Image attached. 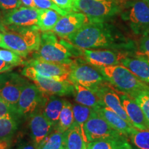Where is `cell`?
<instances>
[{
    "mask_svg": "<svg viewBox=\"0 0 149 149\" xmlns=\"http://www.w3.org/2000/svg\"><path fill=\"white\" fill-rule=\"evenodd\" d=\"M66 39L81 49L103 48L120 51L133 48V42L105 22H88Z\"/></svg>",
    "mask_w": 149,
    "mask_h": 149,
    "instance_id": "6da1fadb",
    "label": "cell"
},
{
    "mask_svg": "<svg viewBox=\"0 0 149 149\" xmlns=\"http://www.w3.org/2000/svg\"><path fill=\"white\" fill-rule=\"evenodd\" d=\"M3 26L1 33L8 50L23 57L38 50L41 42V34L37 26L29 27Z\"/></svg>",
    "mask_w": 149,
    "mask_h": 149,
    "instance_id": "7a4b0ae2",
    "label": "cell"
},
{
    "mask_svg": "<svg viewBox=\"0 0 149 149\" xmlns=\"http://www.w3.org/2000/svg\"><path fill=\"white\" fill-rule=\"evenodd\" d=\"M76 46L66 41L57 39L53 31H46L41 34V42L38 50L33 55V58L42 60L71 65L74 62L72 57L77 56Z\"/></svg>",
    "mask_w": 149,
    "mask_h": 149,
    "instance_id": "3957f363",
    "label": "cell"
},
{
    "mask_svg": "<svg viewBox=\"0 0 149 149\" xmlns=\"http://www.w3.org/2000/svg\"><path fill=\"white\" fill-rule=\"evenodd\" d=\"M106 81L122 93L132 97L140 91L149 90V86L139 80L122 64L99 68Z\"/></svg>",
    "mask_w": 149,
    "mask_h": 149,
    "instance_id": "277c9868",
    "label": "cell"
},
{
    "mask_svg": "<svg viewBox=\"0 0 149 149\" xmlns=\"http://www.w3.org/2000/svg\"><path fill=\"white\" fill-rule=\"evenodd\" d=\"M114 0H74L72 11L84 14L90 22H105L120 12Z\"/></svg>",
    "mask_w": 149,
    "mask_h": 149,
    "instance_id": "5b68a950",
    "label": "cell"
},
{
    "mask_svg": "<svg viewBox=\"0 0 149 149\" xmlns=\"http://www.w3.org/2000/svg\"><path fill=\"white\" fill-rule=\"evenodd\" d=\"M22 74L32 80L39 89L47 95L64 96L72 95L73 93V84L68 79L59 81L42 77L37 73L34 68L29 66L24 67Z\"/></svg>",
    "mask_w": 149,
    "mask_h": 149,
    "instance_id": "8992f818",
    "label": "cell"
},
{
    "mask_svg": "<svg viewBox=\"0 0 149 149\" xmlns=\"http://www.w3.org/2000/svg\"><path fill=\"white\" fill-rule=\"evenodd\" d=\"M68 80L72 84L82 86L93 91L107 81L99 68L89 64L77 61L71 64Z\"/></svg>",
    "mask_w": 149,
    "mask_h": 149,
    "instance_id": "52a82bcc",
    "label": "cell"
},
{
    "mask_svg": "<svg viewBox=\"0 0 149 149\" xmlns=\"http://www.w3.org/2000/svg\"><path fill=\"white\" fill-rule=\"evenodd\" d=\"M46 96L47 95L43 93L36 85L27 81L16 106L17 114L19 117H30L35 111L41 109Z\"/></svg>",
    "mask_w": 149,
    "mask_h": 149,
    "instance_id": "ba28073f",
    "label": "cell"
},
{
    "mask_svg": "<svg viewBox=\"0 0 149 149\" xmlns=\"http://www.w3.org/2000/svg\"><path fill=\"white\" fill-rule=\"evenodd\" d=\"M26 82V80L17 73H0V99L16 109L20 94Z\"/></svg>",
    "mask_w": 149,
    "mask_h": 149,
    "instance_id": "9c48e42d",
    "label": "cell"
},
{
    "mask_svg": "<svg viewBox=\"0 0 149 149\" xmlns=\"http://www.w3.org/2000/svg\"><path fill=\"white\" fill-rule=\"evenodd\" d=\"M83 130L88 142L122 135L112 127L95 110L91 112L88 119L84 124Z\"/></svg>",
    "mask_w": 149,
    "mask_h": 149,
    "instance_id": "30bf717a",
    "label": "cell"
},
{
    "mask_svg": "<svg viewBox=\"0 0 149 149\" xmlns=\"http://www.w3.org/2000/svg\"><path fill=\"white\" fill-rule=\"evenodd\" d=\"M136 34L149 33V6L144 0L133 2L124 15Z\"/></svg>",
    "mask_w": 149,
    "mask_h": 149,
    "instance_id": "8fae6325",
    "label": "cell"
},
{
    "mask_svg": "<svg viewBox=\"0 0 149 149\" xmlns=\"http://www.w3.org/2000/svg\"><path fill=\"white\" fill-rule=\"evenodd\" d=\"M83 55L88 64L97 68L121 64L128 53L111 49H82Z\"/></svg>",
    "mask_w": 149,
    "mask_h": 149,
    "instance_id": "7c38bea8",
    "label": "cell"
},
{
    "mask_svg": "<svg viewBox=\"0 0 149 149\" xmlns=\"http://www.w3.org/2000/svg\"><path fill=\"white\" fill-rule=\"evenodd\" d=\"M24 65L31 66L42 77L59 81L68 79L71 65L58 64L38 59L26 61Z\"/></svg>",
    "mask_w": 149,
    "mask_h": 149,
    "instance_id": "4fadbf2b",
    "label": "cell"
},
{
    "mask_svg": "<svg viewBox=\"0 0 149 149\" xmlns=\"http://www.w3.org/2000/svg\"><path fill=\"white\" fill-rule=\"evenodd\" d=\"M41 9L29 7H19L7 13L2 24L12 26L29 27L37 26Z\"/></svg>",
    "mask_w": 149,
    "mask_h": 149,
    "instance_id": "5bb4252c",
    "label": "cell"
},
{
    "mask_svg": "<svg viewBox=\"0 0 149 149\" xmlns=\"http://www.w3.org/2000/svg\"><path fill=\"white\" fill-rule=\"evenodd\" d=\"M30 117L29 128L33 142L38 149L45 139L53 132L54 126L40 110L35 111Z\"/></svg>",
    "mask_w": 149,
    "mask_h": 149,
    "instance_id": "9a60e30c",
    "label": "cell"
},
{
    "mask_svg": "<svg viewBox=\"0 0 149 149\" xmlns=\"http://www.w3.org/2000/svg\"><path fill=\"white\" fill-rule=\"evenodd\" d=\"M88 22L89 19L84 14L71 11L61 17L52 31L59 37L66 38Z\"/></svg>",
    "mask_w": 149,
    "mask_h": 149,
    "instance_id": "2e32d148",
    "label": "cell"
},
{
    "mask_svg": "<svg viewBox=\"0 0 149 149\" xmlns=\"http://www.w3.org/2000/svg\"><path fill=\"white\" fill-rule=\"evenodd\" d=\"M119 96L123 108L132 126L138 130L149 129V126L145 119L144 113L135 100L130 96L122 93H120Z\"/></svg>",
    "mask_w": 149,
    "mask_h": 149,
    "instance_id": "e0dca14e",
    "label": "cell"
},
{
    "mask_svg": "<svg viewBox=\"0 0 149 149\" xmlns=\"http://www.w3.org/2000/svg\"><path fill=\"white\" fill-rule=\"evenodd\" d=\"M94 91L100 97L104 107L115 112L117 115H120L122 118L129 123L130 125H132L124 108H123L120 96L114 90H113L109 86L105 84L104 83L100 86Z\"/></svg>",
    "mask_w": 149,
    "mask_h": 149,
    "instance_id": "ac0fdd59",
    "label": "cell"
},
{
    "mask_svg": "<svg viewBox=\"0 0 149 149\" xmlns=\"http://www.w3.org/2000/svg\"><path fill=\"white\" fill-rule=\"evenodd\" d=\"M121 64L127 68L130 72L143 82L149 84V60L139 55H128L122 59Z\"/></svg>",
    "mask_w": 149,
    "mask_h": 149,
    "instance_id": "d6986e66",
    "label": "cell"
},
{
    "mask_svg": "<svg viewBox=\"0 0 149 149\" xmlns=\"http://www.w3.org/2000/svg\"><path fill=\"white\" fill-rule=\"evenodd\" d=\"M73 86L72 95L77 103L90 107L95 111L104 107L100 97L95 91L76 84H73Z\"/></svg>",
    "mask_w": 149,
    "mask_h": 149,
    "instance_id": "ffe728a7",
    "label": "cell"
},
{
    "mask_svg": "<svg viewBox=\"0 0 149 149\" xmlns=\"http://www.w3.org/2000/svg\"><path fill=\"white\" fill-rule=\"evenodd\" d=\"M112 127L122 135L128 137L135 128L122 118L120 115L105 107H102L96 111Z\"/></svg>",
    "mask_w": 149,
    "mask_h": 149,
    "instance_id": "44dd1931",
    "label": "cell"
},
{
    "mask_svg": "<svg viewBox=\"0 0 149 149\" xmlns=\"http://www.w3.org/2000/svg\"><path fill=\"white\" fill-rule=\"evenodd\" d=\"M86 149H133L124 135L106 137L88 143Z\"/></svg>",
    "mask_w": 149,
    "mask_h": 149,
    "instance_id": "7402d4cb",
    "label": "cell"
},
{
    "mask_svg": "<svg viewBox=\"0 0 149 149\" xmlns=\"http://www.w3.org/2000/svg\"><path fill=\"white\" fill-rule=\"evenodd\" d=\"M64 149H86L88 145L84 130L77 126L72 125L63 133Z\"/></svg>",
    "mask_w": 149,
    "mask_h": 149,
    "instance_id": "603a6c76",
    "label": "cell"
},
{
    "mask_svg": "<svg viewBox=\"0 0 149 149\" xmlns=\"http://www.w3.org/2000/svg\"><path fill=\"white\" fill-rule=\"evenodd\" d=\"M64 101L65 100L55 95L46 96V100L40 109L42 114L53 124L54 128L58 122L59 114L64 106Z\"/></svg>",
    "mask_w": 149,
    "mask_h": 149,
    "instance_id": "cb8c5ba5",
    "label": "cell"
},
{
    "mask_svg": "<svg viewBox=\"0 0 149 149\" xmlns=\"http://www.w3.org/2000/svg\"><path fill=\"white\" fill-rule=\"evenodd\" d=\"M19 117L16 114L8 115L0 118V140L11 139L19 124Z\"/></svg>",
    "mask_w": 149,
    "mask_h": 149,
    "instance_id": "d4e9b609",
    "label": "cell"
},
{
    "mask_svg": "<svg viewBox=\"0 0 149 149\" xmlns=\"http://www.w3.org/2000/svg\"><path fill=\"white\" fill-rule=\"evenodd\" d=\"M61 15L51 9H41L37 21V27L43 32L51 31L61 18Z\"/></svg>",
    "mask_w": 149,
    "mask_h": 149,
    "instance_id": "484cf974",
    "label": "cell"
},
{
    "mask_svg": "<svg viewBox=\"0 0 149 149\" xmlns=\"http://www.w3.org/2000/svg\"><path fill=\"white\" fill-rule=\"evenodd\" d=\"M74 122L73 111L71 103L65 100L64 106L59 114L58 122L55 130L61 133H64L66 130L71 127Z\"/></svg>",
    "mask_w": 149,
    "mask_h": 149,
    "instance_id": "4316f807",
    "label": "cell"
},
{
    "mask_svg": "<svg viewBox=\"0 0 149 149\" xmlns=\"http://www.w3.org/2000/svg\"><path fill=\"white\" fill-rule=\"evenodd\" d=\"M93 110L94 109L86 107L82 104L78 103L72 104V111H73L74 116V122L72 125L79 126L83 130L84 124L88 119Z\"/></svg>",
    "mask_w": 149,
    "mask_h": 149,
    "instance_id": "83f0119b",
    "label": "cell"
},
{
    "mask_svg": "<svg viewBox=\"0 0 149 149\" xmlns=\"http://www.w3.org/2000/svg\"><path fill=\"white\" fill-rule=\"evenodd\" d=\"M133 146L138 149H149V129L135 128L128 136Z\"/></svg>",
    "mask_w": 149,
    "mask_h": 149,
    "instance_id": "f1b7e54d",
    "label": "cell"
},
{
    "mask_svg": "<svg viewBox=\"0 0 149 149\" xmlns=\"http://www.w3.org/2000/svg\"><path fill=\"white\" fill-rule=\"evenodd\" d=\"M40 149H64L63 133L55 130L43 141Z\"/></svg>",
    "mask_w": 149,
    "mask_h": 149,
    "instance_id": "f546056e",
    "label": "cell"
},
{
    "mask_svg": "<svg viewBox=\"0 0 149 149\" xmlns=\"http://www.w3.org/2000/svg\"><path fill=\"white\" fill-rule=\"evenodd\" d=\"M141 108L149 126V90H145L135 93L131 97Z\"/></svg>",
    "mask_w": 149,
    "mask_h": 149,
    "instance_id": "4dcf8cb0",
    "label": "cell"
},
{
    "mask_svg": "<svg viewBox=\"0 0 149 149\" xmlns=\"http://www.w3.org/2000/svg\"><path fill=\"white\" fill-rule=\"evenodd\" d=\"M22 57H23L10 50L0 49V59L13 66L25 64L26 61H24Z\"/></svg>",
    "mask_w": 149,
    "mask_h": 149,
    "instance_id": "1f68e13d",
    "label": "cell"
},
{
    "mask_svg": "<svg viewBox=\"0 0 149 149\" xmlns=\"http://www.w3.org/2000/svg\"><path fill=\"white\" fill-rule=\"evenodd\" d=\"M34 3L37 8L51 9V10L57 11L61 16H64L67 14V13L61 10L52 0H34Z\"/></svg>",
    "mask_w": 149,
    "mask_h": 149,
    "instance_id": "d6a6232c",
    "label": "cell"
},
{
    "mask_svg": "<svg viewBox=\"0 0 149 149\" xmlns=\"http://www.w3.org/2000/svg\"><path fill=\"white\" fill-rule=\"evenodd\" d=\"M137 55L144 57L149 60V33L144 34L139 45V51Z\"/></svg>",
    "mask_w": 149,
    "mask_h": 149,
    "instance_id": "836d02e7",
    "label": "cell"
},
{
    "mask_svg": "<svg viewBox=\"0 0 149 149\" xmlns=\"http://www.w3.org/2000/svg\"><path fill=\"white\" fill-rule=\"evenodd\" d=\"M20 0H0V8L7 13L21 7Z\"/></svg>",
    "mask_w": 149,
    "mask_h": 149,
    "instance_id": "e575fe53",
    "label": "cell"
},
{
    "mask_svg": "<svg viewBox=\"0 0 149 149\" xmlns=\"http://www.w3.org/2000/svg\"><path fill=\"white\" fill-rule=\"evenodd\" d=\"M11 114H17L16 109L0 99V118Z\"/></svg>",
    "mask_w": 149,
    "mask_h": 149,
    "instance_id": "d590c367",
    "label": "cell"
},
{
    "mask_svg": "<svg viewBox=\"0 0 149 149\" xmlns=\"http://www.w3.org/2000/svg\"><path fill=\"white\" fill-rule=\"evenodd\" d=\"M52 1L67 13L72 11V4L74 0H52Z\"/></svg>",
    "mask_w": 149,
    "mask_h": 149,
    "instance_id": "8d00e7d4",
    "label": "cell"
},
{
    "mask_svg": "<svg viewBox=\"0 0 149 149\" xmlns=\"http://www.w3.org/2000/svg\"><path fill=\"white\" fill-rule=\"evenodd\" d=\"M13 67V66L7 64L6 62H5L2 59H0V72H5L8 71V70L12 69Z\"/></svg>",
    "mask_w": 149,
    "mask_h": 149,
    "instance_id": "74e56055",
    "label": "cell"
},
{
    "mask_svg": "<svg viewBox=\"0 0 149 149\" xmlns=\"http://www.w3.org/2000/svg\"><path fill=\"white\" fill-rule=\"evenodd\" d=\"M0 149H12L10 139L0 140Z\"/></svg>",
    "mask_w": 149,
    "mask_h": 149,
    "instance_id": "f35d334b",
    "label": "cell"
},
{
    "mask_svg": "<svg viewBox=\"0 0 149 149\" xmlns=\"http://www.w3.org/2000/svg\"><path fill=\"white\" fill-rule=\"evenodd\" d=\"M17 149H38L36 145L33 142L24 143L20 145Z\"/></svg>",
    "mask_w": 149,
    "mask_h": 149,
    "instance_id": "ab89813d",
    "label": "cell"
},
{
    "mask_svg": "<svg viewBox=\"0 0 149 149\" xmlns=\"http://www.w3.org/2000/svg\"><path fill=\"white\" fill-rule=\"evenodd\" d=\"M22 3L26 7H29V8H36L34 3V0H20Z\"/></svg>",
    "mask_w": 149,
    "mask_h": 149,
    "instance_id": "60d3db41",
    "label": "cell"
},
{
    "mask_svg": "<svg viewBox=\"0 0 149 149\" xmlns=\"http://www.w3.org/2000/svg\"><path fill=\"white\" fill-rule=\"evenodd\" d=\"M0 48H4V49L8 50V47H7L6 45L5 44V43L3 42V41L2 35H1V32H0Z\"/></svg>",
    "mask_w": 149,
    "mask_h": 149,
    "instance_id": "b9f144b4",
    "label": "cell"
},
{
    "mask_svg": "<svg viewBox=\"0 0 149 149\" xmlns=\"http://www.w3.org/2000/svg\"><path fill=\"white\" fill-rule=\"evenodd\" d=\"M3 26H3V24L0 23V31H1V30L3 29Z\"/></svg>",
    "mask_w": 149,
    "mask_h": 149,
    "instance_id": "7bdbcfd3",
    "label": "cell"
},
{
    "mask_svg": "<svg viewBox=\"0 0 149 149\" xmlns=\"http://www.w3.org/2000/svg\"><path fill=\"white\" fill-rule=\"evenodd\" d=\"M144 1H146V2L147 3H148V5L149 6V0H144Z\"/></svg>",
    "mask_w": 149,
    "mask_h": 149,
    "instance_id": "ee69618b",
    "label": "cell"
},
{
    "mask_svg": "<svg viewBox=\"0 0 149 149\" xmlns=\"http://www.w3.org/2000/svg\"><path fill=\"white\" fill-rule=\"evenodd\" d=\"M133 149H138V148H136V147H135V146H133Z\"/></svg>",
    "mask_w": 149,
    "mask_h": 149,
    "instance_id": "f6af8a7d",
    "label": "cell"
}]
</instances>
